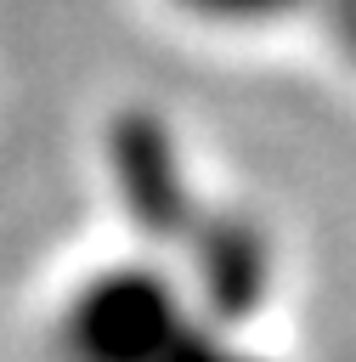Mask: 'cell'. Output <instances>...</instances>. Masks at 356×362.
I'll return each mask as SVG.
<instances>
[{
    "instance_id": "6da1fadb",
    "label": "cell",
    "mask_w": 356,
    "mask_h": 362,
    "mask_svg": "<svg viewBox=\"0 0 356 362\" xmlns=\"http://www.w3.org/2000/svg\"><path fill=\"white\" fill-rule=\"evenodd\" d=\"M175 6H186L192 17H209V23H266L299 0H175Z\"/></svg>"
}]
</instances>
